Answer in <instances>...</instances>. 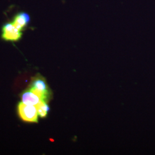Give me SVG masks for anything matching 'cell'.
<instances>
[{
  "mask_svg": "<svg viewBox=\"0 0 155 155\" xmlns=\"http://www.w3.org/2000/svg\"><path fill=\"white\" fill-rule=\"evenodd\" d=\"M18 113L23 121L29 122H38V112L36 106L20 102L18 105Z\"/></svg>",
  "mask_w": 155,
  "mask_h": 155,
  "instance_id": "cell-1",
  "label": "cell"
},
{
  "mask_svg": "<svg viewBox=\"0 0 155 155\" xmlns=\"http://www.w3.org/2000/svg\"><path fill=\"white\" fill-rule=\"evenodd\" d=\"M22 35V32L17 29L12 22L6 23L2 28L1 37L5 41H17Z\"/></svg>",
  "mask_w": 155,
  "mask_h": 155,
  "instance_id": "cell-2",
  "label": "cell"
},
{
  "mask_svg": "<svg viewBox=\"0 0 155 155\" xmlns=\"http://www.w3.org/2000/svg\"><path fill=\"white\" fill-rule=\"evenodd\" d=\"M29 90L36 94L43 101H45L48 94V87L45 79L41 77L34 79Z\"/></svg>",
  "mask_w": 155,
  "mask_h": 155,
  "instance_id": "cell-3",
  "label": "cell"
},
{
  "mask_svg": "<svg viewBox=\"0 0 155 155\" xmlns=\"http://www.w3.org/2000/svg\"><path fill=\"white\" fill-rule=\"evenodd\" d=\"M29 21L30 16L28 13L20 12L15 16L12 23L17 29L22 32V30L28 25Z\"/></svg>",
  "mask_w": 155,
  "mask_h": 155,
  "instance_id": "cell-4",
  "label": "cell"
},
{
  "mask_svg": "<svg viewBox=\"0 0 155 155\" xmlns=\"http://www.w3.org/2000/svg\"><path fill=\"white\" fill-rule=\"evenodd\" d=\"M22 102L27 105L36 106L41 101H43L39 97L32 91L28 89L21 95Z\"/></svg>",
  "mask_w": 155,
  "mask_h": 155,
  "instance_id": "cell-5",
  "label": "cell"
},
{
  "mask_svg": "<svg viewBox=\"0 0 155 155\" xmlns=\"http://www.w3.org/2000/svg\"><path fill=\"white\" fill-rule=\"evenodd\" d=\"M36 107L39 116L41 118H45L47 116L50 110V107L46 103L45 101H41L38 104L36 105Z\"/></svg>",
  "mask_w": 155,
  "mask_h": 155,
  "instance_id": "cell-6",
  "label": "cell"
}]
</instances>
